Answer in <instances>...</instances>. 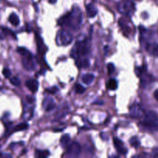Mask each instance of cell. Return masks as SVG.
<instances>
[{
	"label": "cell",
	"instance_id": "cell-1",
	"mask_svg": "<svg viewBox=\"0 0 158 158\" xmlns=\"http://www.w3.org/2000/svg\"><path fill=\"white\" fill-rule=\"evenodd\" d=\"M83 20V14L80 8L74 6L71 12H68L66 15L58 20V25L63 27H69L73 30L80 29Z\"/></svg>",
	"mask_w": 158,
	"mask_h": 158
},
{
	"label": "cell",
	"instance_id": "cell-2",
	"mask_svg": "<svg viewBox=\"0 0 158 158\" xmlns=\"http://www.w3.org/2000/svg\"><path fill=\"white\" fill-rule=\"evenodd\" d=\"M141 124L151 131H158V114L152 110L148 111L143 115Z\"/></svg>",
	"mask_w": 158,
	"mask_h": 158
},
{
	"label": "cell",
	"instance_id": "cell-3",
	"mask_svg": "<svg viewBox=\"0 0 158 158\" xmlns=\"http://www.w3.org/2000/svg\"><path fill=\"white\" fill-rule=\"evenodd\" d=\"M90 45L88 39L78 42L75 46L73 52H72V56L77 60L82 59V57H85L89 54L90 50Z\"/></svg>",
	"mask_w": 158,
	"mask_h": 158
},
{
	"label": "cell",
	"instance_id": "cell-4",
	"mask_svg": "<svg viewBox=\"0 0 158 158\" xmlns=\"http://www.w3.org/2000/svg\"><path fill=\"white\" fill-rule=\"evenodd\" d=\"M17 52L22 56L23 60H22V63H23V66L26 70H33L35 69V63L34 61V58L32 56V53L29 52L28 49L26 48L19 47L17 49Z\"/></svg>",
	"mask_w": 158,
	"mask_h": 158
},
{
	"label": "cell",
	"instance_id": "cell-5",
	"mask_svg": "<svg viewBox=\"0 0 158 158\" xmlns=\"http://www.w3.org/2000/svg\"><path fill=\"white\" fill-rule=\"evenodd\" d=\"M73 40V36L69 31L66 29H61L57 32L56 41L58 46H69Z\"/></svg>",
	"mask_w": 158,
	"mask_h": 158
},
{
	"label": "cell",
	"instance_id": "cell-6",
	"mask_svg": "<svg viewBox=\"0 0 158 158\" xmlns=\"http://www.w3.org/2000/svg\"><path fill=\"white\" fill-rule=\"evenodd\" d=\"M118 10L125 15H130L135 10V6L131 0H122L118 4Z\"/></svg>",
	"mask_w": 158,
	"mask_h": 158
},
{
	"label": "cell",
	"instance_id": "cell-7",
	"mask_svg": "<svg viewBox=\"0 0 158 158\" xmlns=\"http://www.w3.org/2000/svg\"><path fill=\"white\" fill-rule=\"evenodd\" d=\"M81 153V146L77 142H73L66 149V154L69 157H78Z\"/></svg>",
	"mask_w": 158,
	"mask_h": 158
},
{
	"label": "cell",
	"instance_id": "cell-8",
	"mask_svg": "<svg viewBox=\"0 0 158 158\" xmlns=\"http://www.w3.org/2000/svg\"><path fill=\"white\" fill-rule=\"evenodd\" d=\"M43 107L46 111H51L56 107L55 100L50 97H45L43 101Z\"/></svg>",
	"mask_w": 158,
	"mask_h": 158
},
{
	"label": "cell",
	"instance_id": "cell-9",
	"mask_svg": "<svg viewBox=\"0 0 158 158\" xmlns=\"http://www.w3.org/2000/svg\"><path fill=\"white\" fill-rule=\"evenodd\" d=\"M114 144L117 151H118L119 154L125 155L127 153V149L124 147L123 142L117 137H114Z\"/></svg>",
	"mask_w": 158,
	"mask_h": 158
},
{
	"label": "cell",
	"instance_id": "cell-10",
	"mask_svg": "<svg viewBox=\"0 0 158 158\" xmlns=\"http://www.w3.org/2000/svg\"><path fill=\"white\" fill-rule=\"evenodd\" d=\"M143 110L139 104H134L130 109V114L134 118H139L143 116Z\"/></svg>",
	"mask_w": 158,
	"mask_h": 158
},
{
	"label": "cell",
	"instance_id": "cell-11",
	"mask_svg": "<svg viewBox=\"0 0 158 158\" xmlns=\"http://www.w3.org/2000/svg\"><path fill=\"white\" fill-rule=\"evenodd\" d=\"M35 40H36L37 43V50H38L39 54L40 56H44L46 52L47 51V48H46V45L43 43V40H42L41 37L40 35H36V37H35Z\"/></svg>",
	"mask_w": 158,
	"mask_h": 158
},
{
	"label": "cell",
	"instance_id": "cell-12",
	"mask_svg": "<svg viewBox=\"0 0 158 158\" xmlns=\"http://www.w3.org/2000/svg\"><path fill=\"white\" fill-rule=\"evenodd\" d=\"M69 107L67 105L63 106L61 108H60V109L57 110L56 114L55 115V120L58 121V120H60L61 119H63V117H66V115L69 113Z\"/></svg>",
	"mask_w": 158,
	"mask_h": 158
},
{
	"label": "cell",
	"instance_id": "cell-13",
	"mask_svg": "<svg viewBox=\"0 0 158 158\" xmlns=\"http://www.w3.org/2000/svg\"><path fill=\"white\" fill-rule=\"evenodd\" d=\"M146 50L148 53L154 56H158V44L157 43H148L146 46Z\"/></svg>",
	"mask_w": 158,
	"mask_h": 158
},
{
	"label": "cell",
	"instance_id": "cell-14",
	"mask_svg": "<svg viewBox=\"0 0 158 158\" xmlns=\"http://www.w3.org/2000/svg\"><path fill=\"white\" fill-rule=\"evenodd\" d=\"M26 86L32 93H35L38 90L39 83L35 80H29L26 82Z\"/></svg>",
	"mask_w": 158,
	"mask_h": 158
},
{
	"label": "cell",
	"instance_id": "cell-15",
	"mask_svg": "<svg viewBox=\"0 0 158 158\" xmlns=\"http://www.w3.org/2000/svg\"><path fill=\"white\" fill-rule=\"evenodd\" d=\"M86 14H87V16L89 18H94L96 16V15L97 14V9L96 8V6L93 4H88L86 6Z\"/></svg>",
	"mask_w": 158,
	"mask_h": 158
},
{
	"label": "cell",
	"instance_id": "cell-16",
	"mask_svg": "<svg viewBox=\"0 0 158 158\" xmlns=\"http://www.w3.org/2000/svg\"><path fill=\"white\" fill-rule=\"evenodd\" d=\"M12 35V36L14 37V38H16L15 35V33H14L13 32H12L11 30H9V29H7V28H4V27H2V26H0V40H3L6 39V37L7 36V35Z\"/></svg>",
	"mask_w": 158,
	"mask_h": 158
},
{
	"label": "cell",
	"instance_id": "cell-17",
	"mask_svg": "<svg viewBox=\"0 0 158 158\" xmlns=\"http://www.w3.org/2000/svg\"><path fill=\"white\" fill-rule=\"evenodd\" d=\"M94 75L91 73L85 74L83 77H82V81L83 83L86 85H89L94 82Z\"/></svg>",
	"mask_w": 158,
	"mask_h": 158
},
{
	"label": "cell",
	"instance_id": "cell-18",
	"mask_svg": "<svg viewBox=\"0 0 158 158\" xmlns=\"http://www.w3.org/2000/svg\"><path fill=\"white\" fill-rule=\"evenodd\" d=\"M119 25H120V26L121 27L122 31H123V32L124 34L129 33V32H131L130 27L127 26V22L125 21L124 19H120L119 20Z\"/></svg>",
	"mask_w": 158,
	"mask_h": 158
},
{
	"label": "cell",
	"instance_id": "cell-19",
	"mask_svg": "<svg viewBox=\"0 0 158 158\" xmlns=\"http://www.w3.org/2000/svg\"><path fill=\"white\" fill-rule=\"evenodd\" d=\"M9 22L14 26L19 25V18L15 13H12L9 17Z\"/></svg>",
	"mask_w": 158,
	"mask_h": 158
},
{
	"label": "cell",
	"instance_id": "cell-20",
	"mask_svg": "<svg viewBox=\"0 0 158 158\" xmlns=\"http://www.w3.org/2000/svg\"><path fill=\"white\" fill-rule=\"evenodd\" d=\"M106 88L108 89H110V90H115L117 88V82L114 79H110L106 83Z\"/></svg>",
	"mask_w": 158,
	"mask_h": 158
},
{
	"label": "cell",
	"instance_id": "cell-21",
	"mask_svg": "<svg viewBox=\"0 0 158 158\" xmlns=\"http://www.w3.org/2000/svg\"><path fill=\"white\" fill-rule=\"evenodd\" d=\"M79 60V63H77L79 67H83V68H87L89 65V62L87 58H83L80 59Z\"/></svg>",
	"mask_w": 158,
	"mask_h": 158
},
{
	"label": "cell",
	"instance_id": "cell-22",
	"mask_svg": "<svg viewBox=\"0 0 158 158\" xmlns=\"http://www.w3.org/2000/svg\"><path fill=\"white\" fill-rule=\"evenodd\" d=\"M29 127V125L26 123H19V125L15 126L14 127V129L12 130V132H16V131H24V130L28 129Z\"/></svg>",
	"mask_w": 158,
	"mask_h": 158
},
{
	"label": "cell",
	"instance_id": "cell-23",
	"mask_svg": "<svg viewBox=\"0 0 158 158\" xmlns=\"http://www.w3.org/2000/svg\"><path fill=\"white\" fill-rule=\"evenodd\" d=\"M35 155L39 158H44L48 157L49 155V153L47 151H40V150H36L35 151Z\"/></svg>",
	"mask_w": 158,
	"mask_h": 158
},
{
	"label": "cell",
	"instance_id": "cell-24",
	"mask_svg": "<svg viewBox=\"0 0 158 158\" xmlns=\"http://www.w3.org/2000/svg\"><path fill=\"white\" fill-rule=\"evenodd\" d=\"M69 141H70V137H69V135H68V134H65V135H63V137H61V139H60V143H61V144L63 145V147L68 145Z\"/></svg>",
	"mask_w": 158,
	"mask_h": 158
},
{
	"label": "cell",
	"instance_id": "cell-25",
	"mask_svg": "<svg viewBox=\"0 0 158 158\" xmlns=\"http://www.w3.org/2000/svg\"><path fill=\"white\" fill-rule=\"evenodd\" d=\"M130 143H131V146L134 147V148H137L140 145V140H139V139L137 138V137H132V138L130 140Z\"/></svg>",
	"mask_w": 158,
	"mask_h": 158
},
{
	"label": "cell",
	"instance_id": "cell-26",
	"mask_svg": "<svg viewBox=\"0 0 158 158\" xmlns=\"http://www.w3.org/2000/svg\"><path fill=\"white\" fill-rule=\"evenodd\" d=\"M75 90L77 94H83L86 91V88L82 86L81 84H80V83H77L75 86Z\"/></svg>",
	"mask_w": 158,
	"mask_h": 158
},
{
	"label": "cell",
	"instance_id": "cell-27",
	"mask_svg": "<svg viewBox=\"0 0 158 158\" xmlns=\"http://www.w3.org/2000/svg\"><path fill=\"white\" fill-rule=\"evenodd\" d=\"M10 83H12L13 86H20V83H21V82H20L19 79L18 77H13L10 79Z\"/></svg>",
	"mask_w": 158,
	"mask_h": 158
},
{
	"label": "cell",
	"instance_id": "cell-28",
	"mask_svg": "<svg viewBox=\"0 0 158 158\" xmlns=\"http://www.w3.org/2000/svg\"><path fill=\"white\" fill-rule=\"evenodd\" d=\"M46 91L48 93V94H51V95H54V94H56L57 92H58L59 89L56 87V86H52V87L46 89Z\"/></svg>",
	"mask_w": 158,
	"mask_h": 158
},
{
	"label": "cell",
	"instance_id": "cell-29",
	"mask_svg": "<svg viewBox=\"0 0 158 158\" xmlns=\"http://www.w3.org/2000/svg\"><path fill=\"white\" fill-rule=\"evenodd\" d=\"M107 69L108 73H109L110 75H112V74L114 73V71H115V66H114V65L113 64V63H109V64L107 65Z\"/></svg>",
	"mask_w": 158,
	"mask_h": 158
},
{
	"label": "cell",
	"instance_id": "cell-30",
	"mask_svg": "<svg viewBox=\"0 0 158 158\" xmlns=\"http://www.w3.org/2000/svg\"><path fill=\"white\" fill-rule=\"evenodd\" d=\"M2 74L6 78H9L11 76V71L10 69H8V68H5L2 70Z\"/></svg>",
	"mask_w": 158,
	"mask_h": 158
},
{
	"label": "cell",
	"instance_id": "cell-31",
	"mask_svg": "<svg viewBox=\"0 0 158 158\" xmlns=\"http://www.w3.org/2000/svg\"><path fill=\"white\" fill-rule=\"evenodd\" d=\"M152 156H153V157H154L158 158V148H154V149L153 150Z\"/></svg>",
	"mask_w": 158,
	"mask_h": 158
},
{
	"label": "cell",
	"instance_id": "cell-32",
	"mask_svg": "<svg viewBox=\"0 0 158 158\" xmlns=\"http://www.w3.org/2000/svg\"><path fill=\"white\" fill-rule=\"evenodd\" d=\"M154 98H155L156 100H157V101H158V89H156V90L154 91Z\"/></svg>",
	"mask_w": 158,
	"mask_h": 158
},
{
	"label": "cell",
	"instance_id": "cell-33",
	"mask_svg": "<svg viewBox=\"0 0 158 158\" xmlns=\"http://www.w3.org/2000/svg\"><path fill=\"white\" fill-rule=\"evenodd\" d=\"M27 100H28V102H29V103H33L34 99L33 98H30L29 97H27Z\"/></svg>",
	"mask_w": 158,
	"mask_h": 158
},
{
	"label": "cell",
	"instance_id": "cell-34",
	"mask_svg": "<svg viewBox=\"0 0 158 158\" xmlns=\"http://www.w3.org/2000/svg\"><path fill=\"white\" fill-rule=\"evenodd\" d=\"M57 2V0H49V2L51 3V4H55Z\"/></svg>",
	"mask_w": 158,
	"mask_h": 158
}]
</instances>
